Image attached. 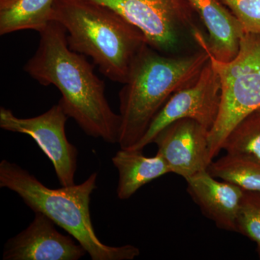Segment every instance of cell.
<instances>
[{"label":"cell","mask_w":260,"mask_h":260,"mask_svg":"<svg viewBox=\"0 0 260 260\" xmlns=\"http://www.w3.org/2000/svg\"><path fill=\"white\" fill-rule=\"evenodd\" d=\"M39 34L37 51L24 65V71L41 85H52L59 90V104L85 134L118 143L121 116L109 105L105 84L94 73L93 65L70 49L61 24L51 21Z\"/></svg>","instance_id":"cell-1"},{"label":"cell","mask_w":260,"mask_h":260,"mask_svg":"<svg viewBox=\"0 0 260 260\" xmlns=\"http://www.w3.org/2000/svg\"><path fill=\"white\" fill-rule=\"evenodd\" d=\"M209 60L203 48L182 55H167L145 44L119 93L120 148L129 150L137 144L166 103L194 83Z\"/></svg>","instance_id":"cell-2"},{"label":"cell","mask_w":260,"mask_h":260,"mask_svg":"<svg viewBox=\"0 0 260 260\" xmlns=\"http://www.w3.org/2000/svg\"><path fill=\"white\" fill-rule=\"evenodd\" d=\"M98 173L80 184L51 189L15 162H0V187L14 191L34 212L47 215L74 238L92 260H133L140 256L137 246H112L97 237L90 216V196L97 188Z\"/></svg>","instance_id":"cell-3"},{"label":"cell","mask_w":260,"mask_h":260,"mask_svg":"<svg viewBox=\"0 0 260 260\" xmlns=\"http://www.w3.org/2000/svg\"><path fill=\"white\" fill-rule=\"evenodd\" d=\"M53 21L64 27L72 50L91 58L104 76L124 84L147 43L143 32L114 10L85 0H56Z\"/></svg>","instance_id":"cell-4"},{"label":"cell","mask_w":260,"mask_h":260,"mask_svg":"<svg viewBox=\"0 0 260 260\" xmlns=\"http://www.w3.org/2000/svg\"><path fill=\"white\" fill-rule=\"evenodd\" d=\"M209 56L221 84L220 110L209 133L212 162L232 129L260 108V34H244L232 61L222 62Z\"/></svg>","instance_id":"cell-5"},{"label":"cell","mask_w":260,"mask_h":260,"mask_svg":"<svg viewBox=\"0 0 260 260\" xmlns=\"http://www.w3.org/2000/svg\"><path fill=\"white\" fill-rule=\"evenodd\" d=\"M114 10L143 32L150 47L167 55H182L198 47L203 32L189 0H85ZM198 51V50H197Z\"/></svg>","instance_id":"cell-6"},{"label":"cell","mask_w":260,"mask_h":260,"mask_svg":"<svg viewBox=\"0 0 260 260\" xmlns=\"http://www.w3.org/2000/svg\"><path fill=\"white\" fill-rule=\"evenodd\" d=\"M68 118L59 103L44 114L31 118H19L10 109L0 108V127L28 135L35 140L52 162L61 186L75 184L78 162V149L70 143L65 133Z\"/></svg>","instance_id":"cell-7"},{"label":"cell","mask_w":260,"mask_h":260,"mask_svg":"<svg viewBox=\"0 0 260 260\" xmlns=\"http://www.w3.org/2000/svg\"><path fill=\"white\" fill-rule=\"evenodd\" d=\"M221 84L210 61L194 83L174 94L159 111L141 140L129 150H143L169 124L181 119L198 121L207 129L213 128L220 110Z\"/></svg>","instance_id":"cell-8"},{"label":"cell","mask_w":260,"mask_h":260,"mask_svg":"<svg viewBox=\"0 0 260 260\" xmlns=\"http://www.w3.org/2000/svg\"><path fill=\"white\" fill-rule=\"evenodd\" d=\"M210 131L191 119H181L164 128L153 143L167 162L171 173L184 179L208 170Z\"/></svg>","instance_id":"cell-9"},{"label":"cell","mask_w":260,"mask_h":260,"mask_svg":"<svg viewBox=\"0 0 260 260\" xmlns=\"http://www.w3.org/2000/svg\"><path fill=\"white\" fill-rule=\"evenodd\" d=\"M56 224L42 213L25 230L8 239L3 260H78L88 254L71 236L58 232Z\"/></svg>","instance_id":"cell-10"},{"label":"cell","mask_w":260,"mask_h":260,"mask_svg":"<svg viewBox=\"0 0 260 260\" xmlns=\"http://www.w3.org/2000/svg\"><path fill=\"white\" fill-rule=\"evenodd\" d=\"M204 25L205 32H198L200 47L219 61L228 62L235 58L244 32L242 24L221 0H189Z\"/></svg>","instance_id":"cell-11"},{"label":"cell","mask_w":260,"mask_h":260,"mask_svg":"<svg viewBox=\"0 0 260 260\" xmlns=\"http://www.w3.org/2000/svg\"><path fill=\"white\" fill-rule=\"evenodd\" d=\"M185 180L188 193L205 216L219 229L237 232L238 212L244 189L228 181H218L208 170Z\"/></svg>","instance_id":"cell-12"},{"label":"cell","mask_w":260,"mask_h":260,"mask_svg":"<svg viewBox=\"0 0 260 260\" xmlns=\"http://www.w3.org/2000/svg\"><path fill=\"white\" fill-rule=\"evenodd\" d=\"M112 161L119 174L116 194L121 200L129 199L142 186L171 173L160 154L146 157L143 150L120 149L112 157Z\"/></svg>","instance_id":"cell-13"},{"label":"cell","mask_w":260,"mask_h":260,"mask_svg":"<svg viewBox=\"0 0 260 260\" xmlns=\"http://www.w3.org/2000/svg\"><path fill=\"white\" fill-rule=\"evenodd\" d=\"M56 0H7L0 3V35L32 30L41 32L51 21Z\"/></svg>","instance_id":"cell-14"},{"label":"cell","mask_w":260,"mask_h":260,"mask_svg":"<svg viewBox=\"0 0 260 260\" xmlns=\"http://www.w3.org/2000/svg\"><path fill=\"white\" fill-rule=\"evenodd\" d=\"M208 170L214 177L235 184L244 191L260 193L259 164L226 154L213 160Z\"/></svg>","instance_id":"cell-15"},{"label":"cell","mask_w":260,"mask_h":260,"mask_svg":"<svg viewBox=\"0 0 260 260\" xmlns=\"http://www.w3.org/2000/svg\"><path fill=\"white\" fill-rule=\"evenodd\" d=\"M232 156L260 165V121L254 114L239 122L228 135L223 149Z\"/></svg>","instance_id":"cell-16"},{"label":"cell","mask_w":260,"mask_h":260,"mask_svg":"<svg viewBox=\"0 0 260 260\" xmlns=\"http://www.w3.org/2000/svg\"><path fill=\"white\" fill-rule=\"evenodd\" d=\"M237 232L260 245V193L244 191L237 219Z\"/></svg>","instance_id":"cell-17"},{"label":"cell","mask_w":260,"mask_h":260,"mask_svg":"<svg viewBox=\"0 0 260 260\" xmlns=\"http://www.w3.org/2000/svg\"><path fill=\"white\" fill-rule=\"evenodd\" d=\"M232 12L245 34H260V0H221Z\"/></svg>","instance_id":"cell-18"},{"label":"cell","mask_w":260,"mask_h":260,"mask_svg":"<svg viewBox=\"0 0 260 260\" xmlns=\"http://www.w3.org/2000/svg\"><path fill=\"white\" fill-rule=\"evenodd\" d=\"M252 114H254V116H255L256 118H257V119L260 121V108L259 109L255 111V112L252 113Z\"/></svg>","instance_id":"cell-19"},{"label":"cell","mask_w":260,"mask_h":260,"mask_svg":"<svg viewBox=\"0 0 260 260\" xmlns=\"http://www.w3.org/2000/svg\"><path fill=\"white\" fill-rule=\"evenodd\" d=\"M257 253L260 258V245H257Z\"/></svg>","instance_id":"cell-20"},{"label":"cell","mask_w":260,"mask_h":260,"mask_svg":"<svg viewBox=\"0 0 260 260\" xmlns=\"http://www.w3.org/2000/svg\"><path fill=\"white\" fill-rule=\"evenodd\" d=\"M7 1V0H0V3H4V2Z\"/></svg>","instance_id":"cell-21"}]
</instances>
